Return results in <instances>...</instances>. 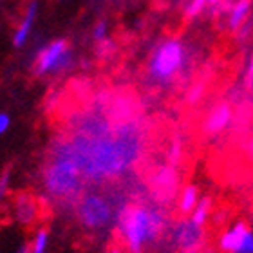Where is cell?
<instances>
[{"label":"cell","instance_id":"1","mask_svg":"<svg viewBox=\"0 0 253 253\" xmlns=\"http://www.w3.org/2000/svg\"><path fill=\"white\" fill-rule=\"evenodd\" d=\"M116 226L128 253H143L161 239L167 230V217L158 206L128 203L118 210Z\"/></svg>","mask_w":253,"mask_h":253},{"label":"cell","instance_id":"2","mask_svg":"<svg viewBox=\"0 0 253 253\" xmlns=\"http://www.w3.org/2000/svg\"><path fill=\"white\" fill-rule=\"evenodd\" d=\"M188 63V51L179 38H167L154 47L147 63L148 78L158 85H170Z\"/></svg>","mask_w":253,"mask_h":253},{"label":"cell","instance_id":"3","mask_svg":"<svg viewBox=\"0 0 253 253\" xmlns=\"http://www.w3.org/2000/svg\"><path fill=\"white\" fill-rule=\"evenodd\" d=\"M43 185L49 194L58 199L78 197L82 186V172L63 145H60L58 152L54 154L47 169L43 170Z\"/></svg>","mask_w":253,"mask_h":253},{"label":"cell","instance_id":"4","mask_svg":"<svg viewBox=\"0 0 253 253\" xmlns=\"http://www.w3.org/2000/svg\"><path fill=\"white\" fill-rule=\"evenodd\" d=\"M73 67V51L65 38H56L43 45L35 56L33 73L37 76H56Z\"/></svg>","mask_w":253,"mask_h":253},{"label":"cell","instance_id":"5","mask_svg":"<svg viewBox=\"0 0 253 253\" xmlns=\"http://www.w3.org/2000/svg\"><path fill=\"white\" fill-rule=\"evenodd\" d=\"M76 215L85 228L101 230L112 221L114 210H112V205L109 203V199L103 197L101 194H85L78 201Z\"/></svg>","mask_w":253,"mask_h":253},{"label":"cell","instance_id":"6","mask_svg":"<svg viewBox=\"0 0 253 253\" xmlns=\"http://www.w3.org/2000/svg\"><path fill=\"white\" fill-rule=\"evenodd\" d=\"M205 241V228L194 224L190 219H181L174 226V243L179 253H201Z\"/></svg>","mask_w":253,"mask_h":253},{"label":"cell","instance_id":"7","mask_svg":"<svg viewBox=\"0 0 253 253\" xmlns=\"http://www.w3.org/2000/svg\"><path fill=\"white\" fill-rule=\"evenodd\" d=\"M219 248L224 253H253V233L246 221H237L219 237Z\"/></svg>","mask_w":253,"mask_h":253},{"label":"cell","instance_id":"8","mask_svg":"<svg viewBox=\"0 0 253 253\" xmlns=\"http://www.w3.org/2000/svg\"><path fill=\"white\" fill-rule=\"evenodd\" d=\"M232 120H233L232 105L228 101H217L215 105H211L210 111L206 112L201 128H203V132L208 137H217L232 125Z\"/></svg>","mask_w":253,"mask_h":253},{"label":"cell","instance_id":"9","mask_svg":"<svg viewBox=\"0 0 253 253\" xmlns=\"http://www.w3.org/2000/svg\"><path fill=\"white\" fill-rule=\"evenodd\" d=\"M152 192L158 197L156 201H170L177 192V175L174 167H161L154 174L152 179Z\"/></svg>","mask_w":253,"mask_h":253},{"label":"cell","instance_id":"10","mask_svg":"<svg viewBox=\"0 0 253 253\" xmlns=\"http://www.w3.org/2000/svg\"><path fill=\"white\" fill-rule=\"evenodd\" d=\"M13 213H15V219L18 221V224H22L24 228L33 226L38 221V215H40L38 199H35L33 194L22 192V194L16 195Z\"/></svg>","mask_w":253,"mask_h":253},{"label":"cell","instance_id":"11","mask_svg":"<svg viewBox=\"0 0 253 253\" xmlns=\"http://www.w3.org/2000/svg\"><path fill=\"white\" fill-rule=\"evenodd\" d=\"M37 16H38V2L33 0L31 4L27 5V9H26V13H24V16H22L20 24L16 26L15 33H13V45H15L16 49H22L29 42V37H31V33H33Z\"/></svg>","mask_w":253,"mask_h":253},{"label":"cell","instance_id":"12","mask_svg":"<svg viewBox=\"0 0 253 253\" xmlns=\"http://www.w3.org/2000/svg\"><path fill=\"white\" fill-rule=\"evenodd\" d=\"M252 15V0H235L228 9V29L237 33L250 20Z\"/></svg>","mask_w":253,"mask_h":253},{"label":"cell","instance_id":"13","mask_svg":"<svg viewBox=\"0 0 253 253\" xmlns=\"http://www.w3.org/2000/svg\"><path fill=\"white\" fill-rule=\"evenodd\" d=\"M199 188L195 185H186L185 188L181 190L179 199H177V210L183 217L190 215V211L194 210V206L199 201Z\"/></svg>","mask_w":253,"mask_h":253},{"label":"cell","instance_id":"14","mask_svg":"<svg viewBox=\"0 0 253 253\" xmlns=\"http://www.w3.org/2000/svg\"><path fill=\"white\" fill-rule=\"evenodd\" d=\"M211 206H213V201H211V197H208V195H205V197H199L197 205L194 206V210L190 211L188 219L194 222V224H197V226L205 228L206 221H208V219H210V215H211Z\"/></svg>","mask_w":253,"mask_h":253},{"label":"cell","instance_id":"15","mask_svg":"<svg viewBox=\"0 0 253 253\" xmlns=\"http://www.w3.org/2000/svg\"><path fill=\"white\" fill-rule=\"evenodd\" d=\"M49 239H51L49 228H45V226L38 228L37 233H35V237H33V243L29 244V252L31 253H47Z\"/></svg>","mask_w":253,"mask_h":253},{"label":"cell","instance_id":"16","mask_svg":"<svg viewBox=\"0 0 253 253\" xmlns=\"http://www.w3.org/2000/svg\"><path fill=\"white\" fill-rule=\"evenodd\" d=\"M208 7L206 0H186L185 4V16L186 18H195L201 13H205V9Z\"/></svg>","mask_w":253,"mask_h":253},{"label":"cell","instance_id":"17","mask_svg":"<svg viewBox=\"0 0 253 253\" xmlns=\"http://www.w3.org/2000/svg\"><path fill=\"white\" fill-rule=\"evenodd\" d=\"M114 51H116V43L112 42L109 37L96 42V56L98 58H109V56L114 54Z\"/></svg>","mask_w":253,"mask_h":253},{"label":"cell","instance_id":"18","mask_svg":"<svg viewBox=\"0 0 253 253\" xmlns=\"http://www.w3.org/2000/svg\"><path fill=\"white\" fill-rule=\"evenodd\" d=\"M205 92H206L205 82H199V84H195V85H192V87H190L186 100H188L190 105H195V103H199V101L205 98Z\"/></svg>","mask_w":253,"mask_h":253},{"label":"cell","instance_id":"19","mask_svg":"<svg viewBox=\"0 0 253 253\" xmlns=\"http://www.w3.org/2000/svg\"><path fill=\"white\" fill-rule=\"evenodd\" d=\"M181 156H183V141H181L179 137H174V139H172V143H170V148H169L170 163L175 165L181 159Z\"/></svg>","mask_w":253,"mask_h":253},{"label":"cell","instance_id":"20","mask_svg":"<svg viewBox=\"0 0 253 253\" xmlns=\"http://www.w3.org/2000/svg\"><path fill=\"white\" fill-rule=\"evenodd\" d=\"M9 185H11V170H4L0 174V206H2L5 195L9 192Z\"/></svg>","mask_w":253,"mask_h":253},{"label":"cell","instance_id":"21","mask_svg":"<svg viewBox=\"0 0 253 253\" xmlns=\"http://www.w3.org/2000/svg\"><path fill=\"white\" fill-rule=\"evenodd\" d=\"M107 37H109V24H107V20L96 22V26L92 27V38H94V42H100V40H103Z\"/></svg>","mask_w":253,"mask_h":253},{"label":"cell","instance_id":"22","mask_svg":"<svg viewBox=\"0 0 253 253\" xmlns=\"http://www.w3.org/2000/svg\"><path fill=\"white\" fill-rule=\"evenodd\" d=\"M252 76H253V65H252V60L246 63V67H244V74H243V87L244 90H252Z\"/></svg>","mask_w":253,"mask_h":253},{"label":"cell","instance_id":"23","mask_svg":"<svg viewBox=\"0 0 253 253\" xmlns=\"http://www.w3.org/2000/svg\"><path fill=\"white\" fill-rule=\"evenodd\" d=\"M11 126V116L7 112H0V136H4Z\"/></svg>","mask_w":253,"mask_h":253},{"label":"cell","instance_id":"24","mask_svg":"<svg viewBox=\"0 0 253 253\" xmlns=\"http://www.w3.org/2000/svg\"><path fill=\"white\" fill-rule=\"evenodd\" d=\"M208 2V5H211V7H215V5H219V4H224L226 0H206Z\"/></svg>","mask_w":253,"mask_h":253},{"label":"cell","instance_id":"25","mask_svg":"<svg viewBox=\"0 0 253 253\" xmlns=\"http://www.w3.org/2000/svg\"><path fill=\"white\" fill-rule=\"evenodd\" d=\"M15 253H31V252H29V244H24V246H20V248L16 250Z\"/></svg>","mask_w":253,"mask_h":253},{"label":"cell","instance_id":"26","mask_svg":"<svg viewBox=\"0 0 253 253\" xmlns=\"http://www.w3.org/2000/svg\"><path fill=\"white\" fill-rule=\"evenodd\" d=\"M109 253H123L122 248H118V246H114V248H111V252Z\"/></svg>","mask_w":253,"mask_h":253},{"label":"cell","instance_id":"27","mask_svg":"<svg viewBox=\"0 0 253 253\" xmlns=\"http://www.w3.org/2000/svg\"><path fill=\"white\" fill-rule=\"evenodd\" d=\"M201 253H215V250H205V252H201Z\"/></svg>","mask_w":253,"mask_h":253},{"label":"cell","instance_id":"28","mask_svg":"<svg viewBox=\"0 0 253 253\" xmlns=\"http://www.w3.org/2000/svg\"><path fill=\"white\" fill-rule=\"evenodd\" d=\"M0 2H2V0H0Z\"/></svg>","mask_w":253,"mask_h":253},{"label":"cell","instance_id":"29","mask_svg":"<svg viewBox=\"0 0 253 253\" xmlns=\"http://www.w3.org/2000/svg\"><path fill=\"white\" fill-rule=\"evenodd\" d=\"M58 2H60V0H58Z\"/></svg>","mask_w":253,"mask_h":253}]
</instances>
